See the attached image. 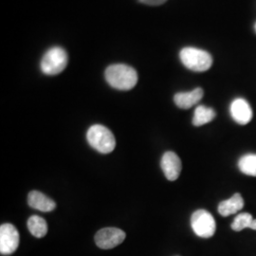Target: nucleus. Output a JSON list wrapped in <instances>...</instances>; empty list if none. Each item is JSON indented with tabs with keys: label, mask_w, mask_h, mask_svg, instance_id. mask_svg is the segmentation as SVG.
<instances>
[{
	"label": "nucleus",
	"mask_w": 256,
	"mask_h": 256,
	"mask_svg": "<svg viewBox=\"0 0 256 256\" xmlns=\"http://www.w3.org/2000/svg\"><path fill=\"white\" fill-rule=\"evenodd\" d=\"M104 76L110 86L118 90H130L138 82L137 72L128 64H111L106 70Z\"/></svg>",
	"instance_id": "nucleus-1"
},
{
	"label": "nucleus",
	"mask_w": 256,
	"mask_h": 256,
	"mask_svg": "<svg viewBox=\"0 0 256 256\" xmlns=\"http://www.w3.org/2000/svg\"><path fill=\"white\" fill-rule=\"evenodd\" d=\"M180 58L184 66L196 72H206L212 64V57L208 52L194 46L182 48L180 52Z\"/></svg>",
	"instance_id": "nucleus-2"
},
{
	"label": "nucleus",
	"mask_w": 256,
	"mask_h": 256,
	"mask_svg": "<svg viewBox=\"0 0 256 256\" xmlns=\"http://www.w3.org/2000/svg\"><path fill=\"white\" fill-rule=\"evenodd\" d=\"M86 140L92 148L102 154H110L116 146V140L110 129L102 124H94L86 133Z\"/></svg>",
	"instance_id": "nucleus-3"
},
{
	"label": "nucleus",
	"mask_w": 256,
	"mask_h": 256,
	"mask_svg": "<svg viewBox=\"0 0 256 256\" xmlns=\"http://www.w3.org/2000/svg\"><path fill=\"white\" fill-rule=\"evenodd\" d=\"M66 52L61 46L50 48L43 56L40 68L46 75H57L61 74L68 64Z\"/></svg>",
	"instance_id": "nucleus-4"
},
{
	"label": "nucleus",
	"mask_w": 256,
	"mask_h": 256,
	"mask_svg": "<svg viewBox=\"0 0 256 256\" xmlns=\"http://www.w3.org/2000/svg\"><path fill=\"white\" fill-rule=\"evenodd\" d=\"M191 226L194 232L202 238H210L214 234L216 223L208 210H196L191 218Z\"/></svg>",
	"instance_id": "nucleus-5"
},
{
	"label": "nucleus",
	"mask_w": 256,
	"mask_h": 256,
	"mask_svg": "<svg viewBox=\"0 0 256 256\" xmlns=\"http://www.w3.org/2000/svg\"><path fill=\"white\" fill-rule=\"evenodd\" d=\"M19 232L10 223L2 224L0 227V252L3 256L12 254L19 246Z\"/></svg>",
	"instance_id": "nucleus-6"
},
{
	"label": "nucleus",
	"mask_w": 256,
	"mask_h": 256,
	"mask_svg": "<svg viewBox=\"0 0 256 256\" xmlns=\"http://www.w3.org/2000/svg\"><path fill=\"white\" fill-rule=\"evenodd\" d=\"M126 238V232L118 228H104L95 234V243L102 250H110L119 246Z\"/></svg>",
	"instance_id": "nucleus-7"
},
{
	"label": "nucleus",
	"mask_w": 256,
	"mask_h": 256,
	"mask_svg": "<svg viewBox=\"0 0 256 256\" xmlns=\"http://www.w3.org/2000/svg\"><path fill=\"white\" fill-rule=\"evenodd\" d=\"M160 165L164 176L168 180L174 182L178 178L182 172V164L180 156L174 152L168 151L164 153L162 158Z\"/></svg>",
	"instance_id": "nucleus-8"
},
{
	"label": "nucleus",
	"mask_w": 256,
	"mask_h": 256,
	"mask_svg": "<svg viewBox=\"0 0 256 256\" xmlns=\"http://www.w3.org/2000/svg\"><path fill=\"white\" fill-rule=\"evenodd\" d=\"M232 118L241 126L248 124L252 119V110L245 99L238 98L232 102L230 106Z\"/></svg>",
	"instance_id": "nucleus-9"
},
{
	"label": "nucleus",
	"mask_w": 256,
	"mask_h": 256,
	"mask_svg": "<svg viewBox=\"0 0 256 256\" xmlns=\"http://www.w3.org/2000/svg\"><path fill=\"white\" fill-rule=\"evenodd\" d=\"M28 205L36 210L48 212L54 210L56 203L52 198L39 191H32L28 196Z\"/></svg>",
	"instance_id": "nucleus-10"
},
{
	"label": "nucleus",
	"mask_w": 256,
	"mask_h": 256,
	"mask_svg": "<svg viewBox=\"0 0 256 256\" xmlns=\"http://www.w3.org/2000/svg\"><path fill=\"white\" fill-rule=\"evenodd\" d=\"M203 90L200 88H194L190 92H178L174 95V102L180 108L189 110L202 100L203 97Z\"/></svg>",
	"instance_id": "nucleus-11"
},
{
	"label": "nucleus",
	"mask_w": 256,
	"mask_h": 256,
	"mask_svg": "<svg viewBox=\"0 0 256 256\" xmlns=\"http://www.w3.org/2000/svg\"><path fill=\"white\" fill-rule=\"evenodd\" d=\"M244 207V200L240 194H234L230 198L220 202L218 212L222 216H229L234 214Z\"/></svg>",
	"instance_id": "nucleus-12"
},
{
	"label": "nucleus",
	"mask_w": 256,
	"mask_h": 256,
	"mask_svg": "<svg viewBox=\"0 0 256 256\" xmlns=\"http://www.w3.org/2000/svg\"><path fill=\"white\" fill-rule=\"evenodd\" d=\"M216 113L212 108H207L205 106H200L194 110L192 124L194 126H202L212 122L216 118Z\"/></svg>",
	"instance_id": "nucleus-13"
},
{
	"label": "nucleus",
	"mask_w": 256,
	"mask_h": 256,
	"mask_svg": "<svg viewBox=\"0 0 256 256\" xmlns=\"http://www.w3.org/2000/svg\"><path fill=\"white\" fill-rule=\"evenodd\" d=\"M28 229L34 238H42L48 232V224L43 218L32 216L28 220Z\"/></svg>",
	"instance_id": "nucleus-14"
},
{
	"label": "nucleus",
	"mask_w": 256,
	"mask_h": 256,
	"mask_svg": "<svg viewBox=\"0 0 256 256\" xmlns=\"http://www.w3.org/2000/svg\"><path fill=\"white\" fill-rule=\"evenodd\" d=\"M246 228L256 230V220H254L252 216L248 212L239 214L232 223V229L236 232H240Z\"/></svg>",
	"instance_id": "nucleus-15"
},
{
	"label": "nucleus",
	"mask_w": 256,
	"mask_h": 256,
	"mask_svg": "<svg viewBox=\"0 0 256 256\" xmlns=\"http://www.w3.org/2000/svg\"><path fill=\"white\" fill-rule=\"evenodd\" d=\"M238 167L243 174L256 176V154H247L241 156L238 162Z\"/></svg>",
	"instance_id": "nucleus-16"
},
{
	"label": "nucleus",
	"mask_w": 256,
	"mask_h": 256,
	"mask_svg": "<svg viewBox=\"0 0 256 256\" xmlns=\"http://www.w3.org/2000/svg\"><path fill=\"white\" fill-rule=\"evenodd\" d=\"M138 1L149 6H160L165 3L167 0H138Z\"/></svg>",
	"instance_id": "nucleus-17"
},
{
	"label": "nucleus",
	"mask_w": 256,
	"mask_h": 256,
	"mask_svg": "<svg viewBox=\"0 0 256 256\" xmlns=\"http://www.w3.org/2000/svg\"></svg>",
	"instance_id": "nucleus-18"
}]
</instances>
